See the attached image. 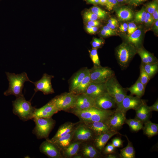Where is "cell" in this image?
<instances>
[{
    "label": "cell",
    "instance_id": "obj_3",
    "mask_svg": "<svg viewBox=\"0 0 158 158\" xmlns=\"http://www.w3.org/2000/svg\"><path fill=\"white\" fill-rule=\"evenodd\" d=\"M139 158H158V140L147 148Z\"/></svg>",
    "mask_w": 158,
    "mask_h": 158
},
{
    "label": "cell",
    "instance_id": "obj_1",
    "mask_svg": "<svg viewBox=\"0 0 158 158\" xmlns=\"http://www.w3.org/2000/svg\"><path fill=\"white\" fill-rule=\"evenodd\" d=\"M11 148L15 158H59L53 147L49 143L36 148L12 143Z\"/></svg>",
    "mask_w": 158,
    "mask_h": 158
},
{
    "label": "cell",
    "instance_id": "obj_2",
    "mask_svg": "<svg viewBox=\"0 0 158 158\" xmlns=\"http://www.w3.org/2000/svg\"><path fill=\"white\" fill-rule=\"evenodd\" d=\"M107 155L106 151L98 150L93 147H88L81 158H104Z\"/></svg>",
    "mask_w": 158,
    "mask_h": 158
}]
</instances>
